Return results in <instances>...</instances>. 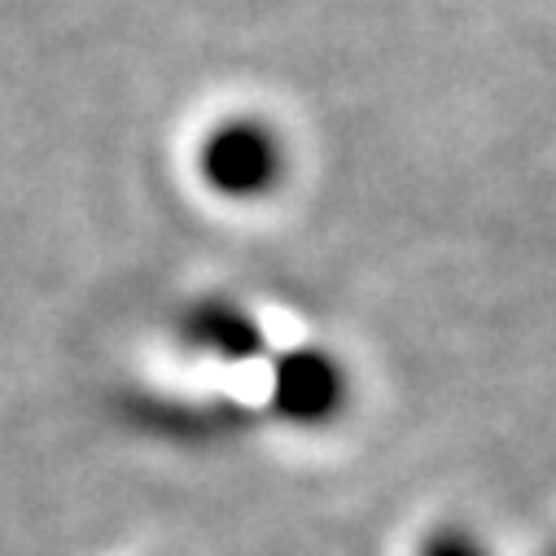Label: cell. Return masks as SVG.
Wrapping results in <instances>:
<instances>
[{
    "label": "cell",
    "instance_id": "obj_1",
    "mask_svg": "<svg viewBox=\"0 0 556 556\" xmlns=\"http://www.w3.org/2000/svg\"><path fill=\"white\" fill-rule=\"evenodd\" d=\"M202 176L215 193L250 202V198H267L286 176V146L267 123L258 118H232L219 123L206 146H202Z\"/></svg>",
    "mask_w": 556,
    "mask_h": 556
},
{
    "label": "cell",
    "instance_id": "obj_2",
    "mask_svg": "<svg viewBox=\"0 0 556 556\" xmlns=\"http://www.w3.org/2000/svg\"><path fill=\"white\" fill-rule=\"evenodd\" d=\"M346 399H351L346 368L329 351L299 346V351H286L271 368V407L290 426H303V430L329 426L342 416Z\"/></svg>",
    "mask_w": 556,
    "mask_h": 556
},
{
    "label": "cell",
    "instance_id": "obj_3",
    "mask_svg": "<svg viewBox=\"0 0 556 556\" xmlns=\"http://www.w3.org/2000/svg\"><path fill=\"white\" fill-rule=\"evenodd\" d=\"M180 338L193 346V351H206L224 364H245L254 355H263V329L250 312H241L237 303H224V299H202L185 312L180 320Z\"/></svg>",
    "mask_w": 556,
    "mask_h": 556
},
{
    "label": "cell",
    "instance_id": "obj_4",
    "mask_svg": "<svg viewBox=\"0 0 556 556\" xmlns=\"http://www.w3.org/2000/svg\"><path fill=\"white\" fill-rule=\"evenodd\" d=\"M416 556H486V547H482L469 530L443 526V530H434V534L421 543V552H416Z\"/></svg>",
    "mask_w": 556,
    "mask_h": 556
},
{
    "label": "cell",
    "instance_id": "obj_5",
    "mask_svg": "<svg viewBox=\"0 0 556 556\" xmlns=\"http://www.w3.org/2000/svg\"><path fill=\"white\" fill-rule=\"evenodd\" d=\"M547 556H556V543H552V547H547Z\"/></svg>",
    "mask_w": 556,
    "mask_h": 556
}]
</instances>
